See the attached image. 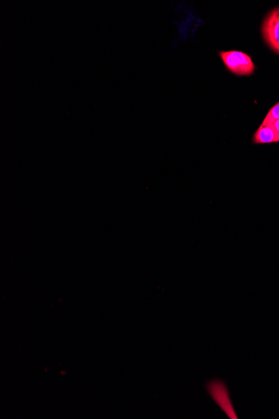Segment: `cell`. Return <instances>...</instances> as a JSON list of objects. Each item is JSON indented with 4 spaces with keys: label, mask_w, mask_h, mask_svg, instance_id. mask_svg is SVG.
Here are the masks:
<instances>
[{
    "label": "cell",
    "mask_w": 279,
    "mask_h": 419,
    "mask_svg": "<svg viewBox=\"0 0 279 419\" xmlns=\"http://www.w3.org/2000/svg\"><path fill=\"white\" fill-rule=\"evenodd\" d=\"M220 57L226 68L236 76L248 77L255 72L252 58L241 51H220Z\"/></svg>",
    "instance_id": "obj_1"
},
{
    "label": "cell",
    "mask_w": 279,
    "mask_h": 419,
    "mask_svg": "<svg viewBox=\"0 0 279 419\" xmlns=\"http://www.w3.org/2000/svg\"><path fill=\"white\" fill-rule=\"evenodd\" d=\"M262 35L268 48L279 55V7L273 9L264 18Z\"/></svg>",
    "instance_id": "obj_2"
},
{
    "label": "cell",
    "mask_w": 279,
    "mask_h": 419,
    "mask_svg": "<svg viewBox=\"0 0 279 419\" xmlns=\"http://www.w3.org/2000/svg\"><path fill=\"white\" fill-rule=\"evenodd\" d=\"M207 389L212 398L217 403L227 416L232 419H237L234 408L232 407L229 390L224 383L220 380H214L207 384Z\"/></svg>",
    "instance_id": "obj_3"
},
{
    "label": "cell",
    "mask_w": 279,
    "mask_h": 419,
    "mask_svg": "<svg viewBox=\"0 0 279 419\" xmlns=\"http://www.w3.org/2000/svg\"><path fill=\"white\" fill-rule=\"evenodd\" d=\"M254 144L278 143L277 133L273 124L262 123L254 135Z\"/></svg>",
    "instance_id": "obj_4"
},
{
    "label": "cell",
    "mask_w": 279,
    "mask_h": 419,
    "mask_svg": "<svg viewBox=\"0 0 279 419\" xmlns=\"http://www.w3.org/2000/svg\"><path fill=\"white\" fill-rule=\"evenodd\" d=\"M279 120V102L269 110L262 123L273 124Z\"/></svg>",
    "instance_id": "obj_5"
},
{
    "label": "cell",
    "mask_w": 279,
    "mask_h": 419,
    "mask_svg": "<svg viewBox=\"0 0 279 419\" xmlns=\"http://www.w3.org/2000/svg\"><path fill=\"white\" fill-rule=\"evenodd\" d=\"M273 125H274V128H275V130H276L278 140V143H279V120H278L277 122L274 123Z\"/></svg>",
    "instance_id": "obj_6"
}]
</instances>
